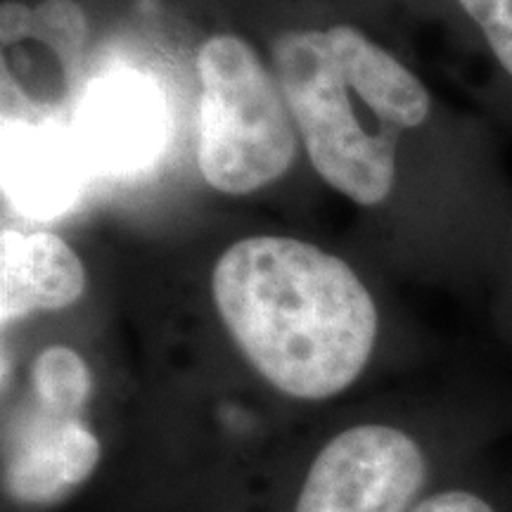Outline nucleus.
<instances>
[{
  "mask_svg": "<svg viewBox=\"0 0 512 512\" xmlns=\"http://www.w3.org/2000/svg\"><path fill=\"white\" fill-rule=\"evenodd\" d=\"M211 294L249 366L290 399L342 394L375 351V299L339 256L309 242H235L216 261Z\"/></svg>",
  "mask_w": 512,
  "mask_h": 512,
  "instance_id": "f257e3e1",
  "label": "nucleus"
},
{
  "mask_svg": "<svg viewBox=\"0 0 512 512\" xmlns=\"http://www.w3.org/2000/svg\"><path fill=\"white\" fill-rule=\"evenodd\" d=\"M273 57L318 176L363 207L387 200L403 138L434 117L418 74L354 27L285 34Z\"/></svg>",
  "mask_w": 512,
  "mask_h": 512,
  "instance_id": "f03ea898",
  "label": "nucleus"
},
{
  "mask_svg": "<svg viewBox=\"0 0 512 512\" xmlns=\"http://www.w3.org/2000/svg\"><path fill=\"white\" fill-rule=\"evenodd\" d=\"M197 164L211 188L249 195L290 169L297 140L280 83L238 36H214L197 53Z\"/></svg>",
  "mask_w": 512,
  "mask_h": 512,
  "instance_id": "7ed1b4c3",
  "label": "nucleus"
},
{
  "mask_svg": "<svg viewBox=\"0 0 512 512\" xmlns=\"http://www.w3.org/2000/svg\"><path fill=\"white\" fill-rule=\"evenodd\" d=\"M437 441L392 422L354 425L306 467L292 512H411L437 486Z\"/></svg>",
  "mask_w": 512,
  "mask_h": 512,
  "instance_id": "20e7f679",
  "label": "nucleus"
},
{
  "mask_svg": "<svg viewBox=\"0 0 512 512\" xmlns=\"http://www.w3.org/2000/svg\"><path fill=\"white\" fill-rule=\"evenodd\" d=\"M69 128L91 171L136 174L162 155L169 138V107L152 76L114 69L88 83Z\"/></svg>",
  "mask_w": 512,
  "mask_h": 512,
  "instance_id": "39448f33",
  "label": "nucleus"
},
{
  "mask_svg": "<svg viewBox=\"0 0 512 512\" xmlns=\"http://www.w3.org/2000/svg\"><path fill=\"white\" fill-rule=\"evenodd\" d=\"M91 171L72 128L53 121L3 119V192L34 221L64 214L79 200Z\"/></svg>",
  "mask_w": 512,
  "mask_h": 512,
  "instance_id": "423d86ee",
  "label": "nucleus"
},
{
  "mask_svg": "<svg viewBox=\"0 0 512 512\" xmlns=\"http://www.w3.org/2000/svg\"><path fill=\"white\" fill-rule=\"evenodd\" d=\"M102 444L79 415L43 411L17 441L8 489L22 503H50L79 489L98 470Z\"/></svg>",
  "mask_w": 512,
  "mask_h": 512,
  "instance_id": "0eeeda50",
  "label": "nucleus"
},
{
  "mask_svg": "<svg viewBox=\"0 0 512 512\" xmlns=\"http://www.w3.org/2000/svg\"><path fill=\"white\" fill-rule=\"evenodd\" d=\"M86 292V271L67 242L53 233H0V320L60 311Z\"/></svg>",
  "mask_w": 512,
  "mask_h": 512,
  "instance_id": "6e6552de",
  "label": "nucleus"
},
{
  "mask_svg": "<svg viewBox=\"0 0 512 512\" xmlns=\"http://www.w3.org/2000/svg\"><path fill=\"white\" fill-rule=\"evenodd\" d=\"M31 389L41 411L79 415L91 399L93 375L81 354L69 347H48L31 366Z\"/></svg>",
  "mask_w": 512,
  "mask_h": 512,
  "instance_id": "1a4fd4ad",
  "label": "nucleus"
},
{
  "mask_svg": "<svg viewBox=\"0 0 512 512\" xmlns=\"http://www.w3.org/2000/svg\"><path fill=\"white\" fill-rule=\"evenodd\" d=\"M482 31L486 48L512 86V0H456Z\"/></svg>",
  "mask_w": 512,
  "mask_h": 512,
  "instance_id": "9d476101",
  "label": "nucleus"
},
{
  "mask_svg": "<svg viewBox=\"0 0 512 512\" xmlns=\"http://www.w3.org/2000/svg\"><path fill=\"white\" fill-rule=\"evenodd\" d=\"M411 512H510V505L486 484L444 479L427 491Z\"/></svg>",
  "mask_w": 512,
  "mask_h": 512,
  "instance_id": "9b49d317",
  "label": "nucleus"
}]
</instances>
